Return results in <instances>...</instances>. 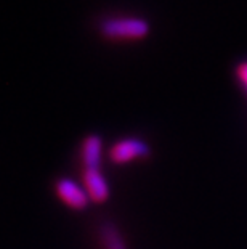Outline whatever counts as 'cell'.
Returning a JSON list of instances; mask_svg holds the SVG:
<instances>
[{
    "mask_svg": "<svg viewBox=\"0 0 247 249\" xmlns=\"http://www.w3.org/2000/svg\"><path fill=\"white\" fill-rule=\"evenodd\" d=\"M98 31L109 40H140L149 34V23L136 17H114L103 19Z\"/></svg>",
    "mask_w": 247,
    "mask_h": 249,
    "instance_id": "cell-1",
    "label": "cell"
},
{
    "mask_svg": "<svg viewBox=\"0 0 247 249\" xmlns=\"http://www.w3.org/2000/svg\"><path fill=\"white\" fill-rule=\"evenodd\" d=\"M149 145L136 137H129V139L115 142L109 150V160L114 164H127L136 160H145V158H149Z\"/></svg>",
    "mask_w": 247,
    "mask_h": 249,
    "instance_id": "cell-2",
    "label": "cell"
},
{
    "mask_svg": "<svg viewBox=\"0 0 247 249\" xmlns=\"http://www.w3.org/2000/svg\"><path fill=\"white\" fill-rule=\"evenodd\" d=\"M55 192L58 195V198L72 209L82 211L90 203V198H88L85 188H82L81 185L71 178L63 177L58 180L55 185Z\"/></svg>",
    "mask_w": 247,
    "mask_h": 249,
    "instance_id": "cell-3",
    "label": "cell"
},
{
    "mask_svg": "<svg viewBox=\"0 0 247 249\" xmlns=\"http://www.w3.org/2000/svg\"><path fill=\"white\" fill-rule=\"evenodd\" d=\"M103 158V140L97 134H92L82 142V164L83 171H99Z\"/></svg>",
    "mask_w": 247,
    "mask_h": 249,
    "instance_id": "cell-4",
    "label": "cell"
},
{
    "mask_svg": "<svg viewBox=\"0 0 247 249\" xmlns=\"http://www.w3.org/2000/svg\"><path fill=\"white\" fill-rule=\"evenodd\" d=\"M83 188L93 203H104L109 198V185L101 171H83Z\"/></svg>",
    "mask_w": 247,
    "mask_h": 249,
    "instance_id": "cell-5",
    "label": "cell"
},
{
    "mask_svg": "<svg viewBox=\"0 0 247 249\" xmlns=\"http://www.w3.org/2000/svg\"><path fill=\"white\" fill-rule=\"evenodd\" d=\"M99 240L103 249H127L124 236L114 224H104L99 230Z\"/></svg>",
    "mask_w": 247,
    "mask_h": 249,
    "instance_id": "cell-6",
    "label": "cell"
},
{
    "mask_svg": "<svg viewBox=\"0 0 247 249\" xmlns=\"http://www.w3.org/2000/svg\"><path fill=\"white\" fill-rule=\"evenodd\" d=\"M238 77H239V81L243 82V86L247 89V63H244V65H241L238 68Z\"/></svg>",
    "mask_w": 247,
    "mask_h": 249,
    "instance_id": "cell-7",
    "label": "cell"
}]
</instances>
